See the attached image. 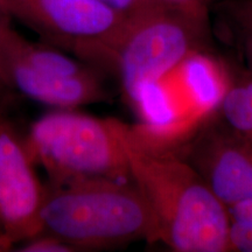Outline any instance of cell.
Wrapping results in <instances>:
<instances>
[{"label": "cell", "instance_id": "12", "mask_svg": "<svg viewBox=\"0 0 252 252\" xmlns=\"http://www.w3.org/2000/svg\"><path fill=\"white\" fill-rule=\"evenodd\" d=\"M126 18H135L171 7L162 0H97ZM174 8V7H173Z\"/></svg>", "mask_w": 252, "mask_h": 252}, {"label": "cell", "instance_id": "1", "mask_svg": "<svg viewBox=\"0 0 252 252\" xmlns=\"http://www.w3.org/2000/svg\"><path fill=\"white\" fill-rule=\"evenodd\" d=\"M131 180L153 214L157 242L176 252H231L226 207L174 150L156 147L123 127Z\"/></svg>", "mask_w": 252, "mask_h": 252}, {"label": "cell", "instance_id": "11", "mask_svg": "<svg viewBox=\"0 0 252 252\" xmlns=\"http://www.w3.org/2000/svg\"><path fill=\"white\" fill-rule=\"evenodd\" d=\"M226 210L231 252H252V200L241 201L226 207Z\"/></svg>", "mask_w": 252, "mask_h": 252}, {"label": "cell", "instance_id": "16", "mask_svg": "<svg viewBox=\"0 0 252 252\" xmlns=\"http://www.w3.org/2000/svg\"><path fill=\"white\" fill-rule=\"evenodd\" d=\"M244 43V50H245V55H247V59L249 63H250L251 68H252V42L250 41H243Z\"/></svg>", "mask_w": 252, "mask_h": 252}, {"label": "cell", "instance_id": "17", "mask_svg": "<svg viewBox=\"0 0 252 252\" xmlns=\"http://www.w3.org/2000/svg\"><path fill=\"white\" fill-rule=\"evenodd\" d=\"M0 86H1V82H0Z\"/></svg>", "mask_w": 252, "mask_h": 252}, {"label": "cell", "instance_id": "6", "mask_svg": "<svg viewBox=\"0 0 252 252\" xmlns=\"http://www.w3.org/2000/svg\"><path fill=\"white\" fill-rule=\"evenodd\" d=\"M174 150L225 207L252 200V145L210 113Z\"/></svg>", "mask_w": 252, "mask_h": 252}, {"label": "cell", "instance_id": "13", "mask_svg": "<svg viewBox=\"0 0 252 252\" xmlns=\"http://www.w3.org/2000/svg\"><path fill=\"white\" fill-rule=\"evenodd\" d=\"M19 249L20 252H75L77 251L72 245L54 235L41 232L27 241L23 242Z\"/></svg>", "mask_w": 252, "mask_h": 252}, {"label": "cell", "instance_id": "10", "mask_svg": "<svg viewBox=\"0 0 252 252\" xmlns=\"http://www.w3.org/2000/svg\"><path fill=\"white\" fill-rule=\"evenodd\" d=\"M216 112L252 145V81L228 89Z\"/></svg>", "mask_w": 252, "mask_h": 252}, {"label": "cell", "instance_id": "4", "mask_svg": "<svg viewBox=\"0 0 252 252\" xmlns=\"http://www.w3.org/2000/svg\"><path fill=\"white\" fill-rule=\"evenodd\" d=\"M204 23L206 17L173 7L128 18L100 50L96 65L117 72L132 105L141 91L200 49Z\"/></svg>", "mask_w": 252, "mask_h": 252}, {"label": "cell", "instance_id": "2", "mask_svg": "<svg viewBox=\"0 0 252 252\" xmlns=\"http://www.w3.org/2000/svg\"><path fill=\"white\" fill-rule=\"evenodd\" d=\"M42 232L76 249L96 250L134 241L157 242L153 214L132 180L91 176L46 186Z\"/></svg>", "mask_w": 252, "mask_h": 252}, {"label": "cell", "instance_id": "14", "mask_svg": "<svg viewBox=\"0 0 252 252\" xmlns=\"http://www.w3.org/2000/svg\"><path fill=\"white\" fill-rule=\"evenodd\" d=\"M229 12L243 35V41L252 42V0L231 1Z\"/></svg>", "mask_w": 252, "mask_h": 252}, {"label": "cell", "instance_id": "15", "mask_svg": "<svg viewBox=\"0 0 252 252\" xmlns=\"http://www.w3.org/2000/svg\"><path fill=\"white\" fill-rule=\"evenodd\" d=\"M11 17L7 14L6 9L2 6L1 0H0V32H1L4 28L9 26V23H11Z\"/></svg>", "mask_w": 252, "mask_h": 252}, {"label": "cell", "instance_id": "7", "mask_svg": "<svg viewBox=\"0 0 252 252\" xmlns=\"http://www.w3.org/2000/svg\"><path fill=\"white\" fill-rule=\"evenodd\" d=\"M35 166L25 139L0 112V225L13 247L42 232L46 186Z\"/></svg>", "mask_w": 252, "mask_h": 252}, {"label": "cell", "instance_id": "5", "mask_svg": "<svg viewBox=\"0 0 252 252\" xmlns=\"http://www.w3.org/2000/svg\"><path fill=\"white\" fill-rule=\"evenodd\" d=\"M17 19L46 43L94 64L99 50L128 18L97 0H1Z\"/></svg>", "mask_w": 252, "mask_h": 252}, {"label": "cell", "instance_id": "3", "mask_svg": "<svg viewBox=\"0 0 252 252\" xmlns=\"http://www.w3.org/2000/svg\"><path fill=\"white\" fill-rule=\"evenodd\" d=\"M123 127L118 119L59 109L32 125L25 144L34 163L48 174V184L91 176L131 180Z\"/></svg>", "mask_w": 252, "mask_h": 252}, {"label": "cell", "instance_id": "9", "mask_svg": "<svg viewBox=\"0 0 252 252\" xmlns=\"http://www.w3.org/2000/svg\"><path fill=\"white\" fill-rule=\"evenodd\" d=\"M180 67L193 108L203 115L213 113L228 91L216 62L198 49L189 54Z\"/></svg>", "mask_w": 252, "mask_h": 252}, {"label": "cell", "instance_id": "8", "mask_svg": "<svg viewBox=\"0 0 252 252\" xmlns=\"http://www.w3.org/2000/svg\"><path fill=\"white\" fill-rule=\"evenodd\" d=\"M0 82L25 96L58 109H75L104 99L105 93L93 72L63 76L27 64L0 50Z\"/></svg>", "mask_w": 252, "mask_h": 252}]
</instances>
